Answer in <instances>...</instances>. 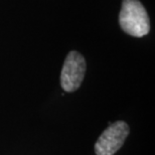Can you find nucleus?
<instances>
[{"label":"nucleus","mask_w":155,"mask_h":155,"mask_svg":"<svg viewBox=\"0 0 155 155\" xmlns=\"http://www.w3.org/2000/svg\"><path fill=\"white\" fill-rule=\"evenodd\" d=\"M119 22L124 31L135 38L146 35L150 29L149 17L139 0H123Z\"/></svg>","instance_id":"f257e3e1"},{"label":"nucleus","mask_w":155,"mask_h":155,"mask_svg":"<svg viewBox=\"0 0 155 155\" xmlns=\"http://www.w3.org/2000/svg\"><path fill=\"white\" fill-rule=\"evenodd\" d=\"M129 133L130 128L124 121L110 124L95 143L96 155H114L123 146Z\"/></svg>","instance_id":"f03ea898"},{"label":"nucleus","mask_w":155,"mask_h":155,"mask_svg":"<svg viewBox=\"0 0 155 155\" xmlns=\"http://www.w3.org/2000/svg\"><path fill=\"white\" fill-rule=\"evenodd\" d=\"M86 61L80 52L71 51L64 61L61 74V86L68 93L77 91L82 85L86 73Z\"/></svg>","instance_id":"7ed1b4c3"}]
</instances>
